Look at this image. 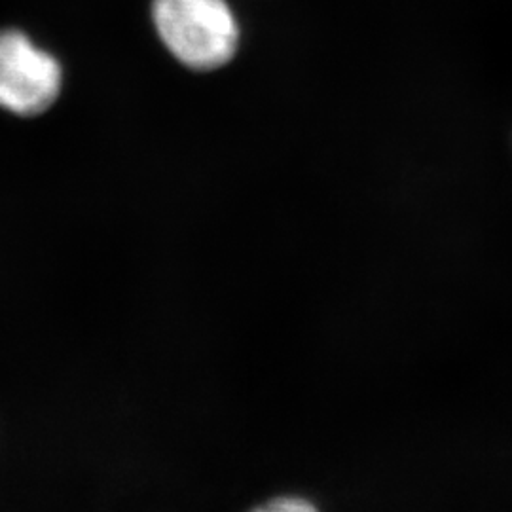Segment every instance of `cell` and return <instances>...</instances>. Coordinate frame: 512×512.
I'll list each match as a JSON object with an SVG mask.
<instances>
[{"instance_id": "cell-1", "label": "cell", "mask_w": 512, "mask_h": 512, "mask_svg": "<svg viewBox=\"0 0 512 512\" xmlns=\"http://www.w3.org/2000/svg\"><path fill=\"white\" fill-rule=\"evenodd\" d=\"M152 12L165 46L190 69H219L236 54L238 23L226 0H154Z\"/></svg>"}, {"instance_id": "cell-2", "label": "cell", "mask_w": 512, "mask_h": 512, "mask_svg": "<svg viewBox=\"0 0 512 512\" xmlns=\"http://www.w3.org/2000/svg\"><path fill=\"white\" fill-rule=\"evenodd\" d=\"M61 67L19 31H0V109L37 116L61 92Z\"/></svg>"}, {"instance_id": "cell-3", "label": "cell", "mask_w": 512, "mask_h": 512, "mask_svg": "<svg viewBox=\"0 0 512 512\" xmlns=\"http://www.w3.org/2000/svg\"><path fill=\"white\" fill-rule=\"evenodd\" d=\"M243 512H323L319 503L313 501L310 495L283 492L256 501L255 505L247 507Z\"/></svg>"}]
</instances>
